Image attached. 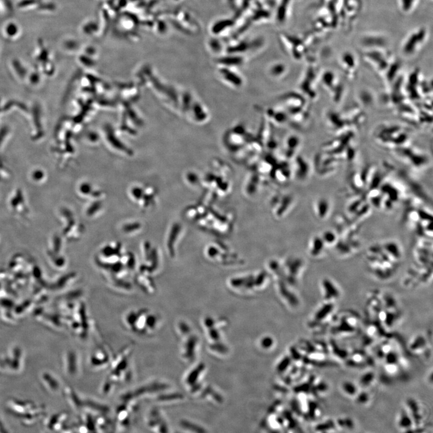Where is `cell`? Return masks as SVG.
I'll return each mask as SVG.
<instances>
[{
	"instance_id": "2",
	"label": "cell",
	"mask_w": 433,
	"mask_h": 433,
	"mask_svg": "<svg viewBox=\"0 0 433 433\" xmlns=\"http://www.w3.org/2000/svg\"><path fill=\"white\" fill-rule=\"evenodd\" d=\"M171 389L169 382L163 379L149 380L131 390L125 392L119 397L120 402H138L143 399H154L164 391Z\"/></svg>"
},
{
	"instance_id": "11",
	"label": "cell",
	"mask_w": 433,
	"mask_h": 433,
	"mask_svg": "<svg viewBox=\"0 0 433 433\" xmlns=\"http://www.w3.org/2000/svg\"><path fill=\"white\" fill-rule=\"evenodd\" d=\"M427 345V341L424 336L418 335L413 339L412 343L410 345L411 349L414 353H420L425 350Z\"/></svg>"
},
{
	"instance_id": "4",
	"label": "cell",
	"mask_w": 433,
	"mask_h": 433,
	"mask_svg": "<svg viewBox=\"0 0 433 433\" xmlns=\"http://www.w3.org/2000/svg\"><path fill=\"white\" fill-rule=\"evenodd\" d=\"M112 359L111 358L110 353L106 348L98 346L90 353L89 359V365L93 370H104L105 368L110 367Z\"/></svg>"
},
{
	"instance_id": "16",
	"label": "cell",
	"mask_w": 433,
	"mask_h": 433,
	"mask_svg": "<svg viewBox=\"0 0 433 433\" xmlns=\"http://www.w3.org/2000/svg\"><path fill=\"white\" fill-rule=\"evenodd\" d=\"M376 380V375L373 372L367 373L362 375L359 380V386L362 388H368L373 384Z\"/></svg>"
},
{
	"instance_id": "9",
	"label": "cell",
	"mask_w": 433,
	"mask_h": 433,
	"mask_svg": "<svg viewBox=\"0 0 433 433\" xmlns=\"http://www.w3.org/2000/svg\"><path fill=\"white\" fill-rule=\"evenodd\" d=\"M397 423L399 429L403 430L404 431L409 432L410 430L416 428L413 419L406 410L401 412L398 418Z\"/></svg>"
},
{
	"instance_id": "13",
	"label": "cell",
	"mask_w": 433,
	"mask_h": 433,
	"mask_svg": "<svg viewBox=\"0 0 433 433\" xmlns=\"http://www.w3.org/2000/svg\"><path fill=\"white\" fill-rule=\"evenodd\" d=\"M330 209V203L326 199H321L316 205V210L320 218L323 219L328 216Z\"/></svg>"
},
{
	"instance_id": "15",
	"label": "cell",
	"mask_w": 433,
	"mask_h": 433,
	"mask_svg": "<svg viewBox=\"0 0 433 433\" xmlns=\"http://www.w3.org/2000/svg\"><path fill=\"white\" fill-rule=\"evenodd\" d=\"M325 243L322 237H316L312 241L311 251L312 256H318L324 249Z\"/></svg>"
},
{
	"instance_id": "21",
	"label": "cell",
	"mask_w": 433,
	"mask_h": 433,
	"mask_svg": "<svg viewBox=\"0 0 433 433\" xmlns=\"http://www.w3.org/2000/svg\"><path fill=\"white\" fill-rule=\"evenodd\" d=\"M355 399H356V401L357 403L363 405V404H365L368 402L370 398L369 396H368V394L367 393H362L361 394L358 393Z\"/></svg>"
},
{
	"instance_id": "18",
	"label": "cell",
	"mask_w": 433,
	"mask_h": 433,
	"mask_svg": "<svg viewBox=\"0 0 433 433\" xmlns=\"http://www.w3.org/2000/svg\"><path fill=\"white\" fill-rule=\"evenodd\" d=\"M322 238H323L325 244H332L336 241L337 237L332 231L328 230L324 232L323 236H322Z\"/></svg>"
},
{
	"instance_id": "1",
	"label": "cell",
	"mask_w": 433,
	"mask_h": 433,
	"mask_svg": "<svg viewBox=\"0 0 433 433\" xmlns=\"http://www.w3.org/2000/svg\"><path fill=\"white\" fill-rule=\"evenodd\" d=\"M123 324L129 331L141 337H149L162 328L163 319L148 309L131 310L124 315Z\"/></svg>"
},
{
	"instance_id": "8",
	"label": "cell",
	"mask_w": 433,
	"mask_h": 433,
	"mask_svg": "<svg viewBox=\"0 0 433 433\" xmlns=\"http://www.w3.org/2000/svg\"><path fill=\"white\" fill-rule=\"evenodd\" d=\"M43 386L50 393H55L60 391V383L54 375L49 373H43L40 377Z\"/></svg>"
},
{
	"instance_id": "10",
	"label": "cell",
	"mask_w": 433,
	"mask_h": 433,
	"mask_svg": "<svg viewBox=\"0 0 433 433\" xmlns=\"http://www.w3.org/2000/svg\"><path fill=\"white\" fill-rule=\"evenodd\" d=\"M66 418L67 415L63 414L53 415L49 418V422L48 421L46 426L49 429L51 430L63 429Z\"/></svg>"
},
{
	"instance_id": "19",
	"label": "cell",
	"mask_w": 433,
	"mask_h": 433,
	"mask_svg": "<svg viewBox=\"0 0 433 433\" xmlns=\"http://www.w3.org/2000/svg\"><path fill=\"white\" fill-rule=\"evenodd\" d=\"M417 0H400L401 6L405 11H411L414 8Z\"/></svg>"
},
{
	"instance_id": "5",
	"label": "cell",
	"mask_w": 433,
	"mask_h": 433,
	"mask_svg": "<svg viewBox=\"0 0 433 433\" xmlns=\"http://www.w3.org/2000/svg\"><path fill=\"white\" fill-rule=\"evenodd\" d=\"M427 36L425 28H419L411 33L405 41L403 46V51L406 55H412L419 50L425 42Z\"/></svg>"
},
{
	"instance_id": "3",
	"label": "cell",
	"mask_w": 433,
	"mask_h": 433,
	"mask_svg": "<svg viewBox=\"0 0 433 433\" xmlns=\"http://www.w3.org/2000/svg\"><path fill=\"white\" fill-rule=\"evenodd\" d=\"M145 423L149 430L155 433H169L168 420L162 410L158 407L149 409L145 416Z\"/></svg>"
},
{
	"instance_id": "17",
	"label": "cell",
	"mask_w": 433,
	"mask_h": 433,
	"mask_svg": "<svg viewBox=\"0 0 433 433\" xmlns=\"http://www.w3.org/2000/svg\"><path fill=\"white\" fill-rule=\"evenodd\" d=\"M288 1V0L283 1L282 3L280 4V7L278 8L277 14L278 21L283 22L285 20L286 11H287L286 9H287Z\"/></svg>"
},
{
	"instance_id": "20",
	"label": "cell",
	"mask_w": 433,
	"mask_h": 433,
	"mask_svg": "<svg viewBox=\"0 0 433 433\" xmlns=\"http://www.w3.org/2000/svg\"><path fill=\"white\" fill-rule=\"evenodd\" d=\"M18 31V27L14 23L10 22L5 27V33L9 37L15 36Z\"/></svg>"
},
{
	"instance_id": "6",
	"label": "cell",
	"mask_w": 433,
	"mask_h": 433,
	"mask_svg": "<svg viewBox=\"0 0 433 433\" xmlns=\"http://www.w3.org/2000/svg\"><path fill=\"white\" fill-rule=\"evenodd\" d=\"M64 370L70 377H76L80 370V361L77 352L69 350L63 358Z\"/></svg>"
},
{
	"instance_id": "12",
	"label": "cell",
	"mask_w": 433,
	"mask_h": 433,
	"mask_svg": "<svg viewBox=\"0 0 433 433\" xmlns=\"http://www.w3.org/2000/svg\"><path fill=\"white\" fill-rule=\"evenodd\" d=\"M233 24V22L229 19H222L216 21L212 27L213 34L218 35L226 30Z\"/></svg>"
},
{
	"instance_id": "7",
	"label": "cell",
	"mask_w": 433,
	"mask_h": 433,
	"mask_svg": "<svg viewBox=\"0 0 433 433\" xmlns=\"http://www.w3.org/2000/svg\"><path fill=\"white\" fill-rule=\"evenodd\" d=\"M322 289H323V297L327 302H332L340 296V291L338 286L332 280L324 279L321 282Z\"/></svg>"
},
{
	"instance_id": "14",
	"label": "cell",
	"mask_w": 433,
	"mask_h": 433,
	"mask_svg": "<svg viewBox=\"0 0 433 433\" xmlns=\"http://www.w3.org/2000/svg\"><path fill=\"white\" fill-rule=\"evenodd\" d=\"M359 387L355 383L351 382H345L341 385V391L345 396L353 397L354 399L359 393Z\"/></svg>"
}]
</instances>
